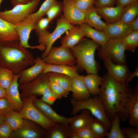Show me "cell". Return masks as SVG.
Segmentation results:
<instances>
[{
	"label": "cell",
	"instance_id": "60d3db41",
	"mask_svg": "<svg viewBox=\"0 0 138 138\" xmlns=\"http://www.w3.org/2000/svg\"><path fill=\"white\" fill-rule=\"evenodd\" d=\"M14 110L10 102L6 97L0 98V115L6 116Z\"/></svg>",
	"mask_w": 138,
	"mask_h": 138
},
{
	"label": "cell",
	"instance_id": "ee69618b",
	"mask_svg": "<svg viewBox=\"0 0 138 138\" xmlns=\"http://www.w3.org/2000/svg\"><path fill=\"white\" fill-rule=\"evenodd\" d=\"M13 131L12 128L5 121L0 125V138H9Z\"/></svg>",
	"mask_w": 138,
	"mask_h": 138
},
{
	"label": "cell",
	"instance_id": "bcb514c9",
	"mask_svg": "<svg viewBox=\"0 0 138 138\" xmlns=\"http://www.w3.org/2000/svg\"><path fill=\"white\" fill-rule=\"evenodd\" d=\"M117 0H96L94 7L99 8L106 7H113L116 3Z\"/></svg>",
	"mask_w": 138,
	"mask_h": 138
},
{
	"label": "cell",
	"instance_id": "c3c4849f",
	"mask_svg": "<svg viewBox=\"0 0 138 138\" xmlns=\"http://www.w3.org/2000/svg\"><path fill=\"white\" fill-rule=\"evenodd\" d=\"M33 0H9L13 7L19 4H25L29 3Z\"/></svg>",
	"mask_w": 138,
	"mask_h": 138
},
{
	"label": "cell",
	"instance_id": "74e56055",
	"mask_svg": "<svg viewBox=\"0 0 138 138\" xmlns=\"http://www.w3.org/2000/svg\"><path fill=\"white\" fill-rule=\"evenodd\" d=\"M62 10V3L56 1L48 10L45 15L51 22L60 15Z\"/></svg>",
	"mask_w": 138,
	"mask_h": 138
},
{
	"label": "cell",
	"instance_id": "f6af8a7d",
	"mask_svg": "<svg viewBox=\"0 0 138 138\" xmlns=\"http://www.w3.org/2000/svg\"><path fill=\"white\" fill-rule=\"evenodd\" d=\"M137 128H124L121 129L126 138H138V129Z\"/></svg>",
	"mask_w": 138,
	"mask_h": 138
},
{
	"label": "cell",
	"instance_id": "8992f818",
	"mask_svg": "<svg viewBox=\"0 0 138 138\" xmlns=\"http://www.w3.org/2000/svg\"><path fill=\"white\" fill-rule=\"evenodd\" d=\"M74 26L66 21L62 15L57 19L56 27L52 33L46 30L37 34L40 44L46 46L41 55L42 58L47 55L54 42Z\"/></svg>",
	"mask_w": 138,
	"mask_h": 138
},
{
	"label": "cell",
	"instance_id": "30bf717a",
	"mask_svg": "<svg viewBox=\"0 0 138 138\" xmlns=\"http://www.w3.org/2000/svg\"><path fill=\"white\" fill-rule=\"evenodd\" d=\"M47 64L75 65L76 60L71 49L61 46L52 47L47 55L42 59Z\"/></svg>",
	"mask_w": 138,
	"mask_h": 138
},
{
	"label": "cell",
	"instance_id": "b9f144b4",
	"mask_svg": "<svg viewBox=\"0 0 138 138\" xmlns=\"http://www.w3.org/2000/svg\"><path fill=\"white\" fill-rule=\"evenodd\" d=\"M51 22L47 17H41L36 22L34 30L37 34L47 30Z\"/></svg>",
	"mask_w": 138,
	"mask_h": 138
},
{
	"label": "cell",
	"instance_id": "7c38bea8",
	"mask_svg": "<svg viewBox=\"0 0 138 138\" xmlns=\"http://www.w3.org/2000/svg\"><path fill=\"white\" fill-rule=\"evenodd\" d=\"M36 22L33 19L28 17L22 21L15 25L16 30L19 37V40L21 44L26 48L37 49L44 51L46 47L44 45L39 44L31 46L28 43L31 32L32 30H34Z\"/></svg>",
	"mask_w": 138,
	"mask_h": 138
},
{
	"label": "cell",
	"instance_id": "4fadbf2b",
	"mask_svg": "<svg viewBox=\"0 0 138 138\" xmlns=\"http://www.w3.org/2000/svg\"><path fill=\"white\" fill-rule=\"evenodd\" d=\"M62 3L63 16L68 22L80 26L85 22V13L79 9L72 0H63Z\"/></svg>",
	"mask_w": 138,
	"mask_h": 138
},
{
	"label": "cell",
	"instance_id": "d6a6232c",
	"mask_svg": "<svg viewBox=\"0 0 138 138\" xmlns=\"http://www.w3.org/2000/svg\"><path fill=\"white\" fill-rule=\"evenodd\" d=\"M125 50L135 52L138 46V31H133L122 39Z\"/></svg>",
	"mask_w": 138,
	"mask_h": 138
},
{
	"label": "cell",
	"instance_id": "f5cc1de1",
	"mask_svg": "<svg viewBox=\"0 0 138 138\" xmlns=\"http://www.w3.org/2000/svg\"><path fill=\"white\" fill-rule=\"evenodd\" d=\"M5 120V116L0 115V125Z\"/></svg>",
	"mask_w": 138,
	"mask_h": 138
},
{
	"label": "cell",
	"instance_id": "7dc6e473",
	"mask_svg": "<svg viewBox=\"0 0 138 138\" xmlns=\"http://www.w3.org/2000/svg\"><path fill=\"white\" fill-rule=\"evenodd\" d=\"M138 2V0H117V5L123 8L132 3Z\"/></svg>",
	"mask_w": 138,
	"mask_h": 138
},
{
	"label": "cell",
	"instance_id": "d4e9b609",
	"mask_svg": "<svg viewBox=\"0 0 138 138\" xmlns=\"http://www.w3.org/2000/svg\"><path fill=\"white\" fill-rule=\"evenodd\" d=\"M72 131L69 123L55 122L54 124L47 131L46 138H69Z\"/></svg>",
	"mask_w": 138,
	"mask_h": 138
},
{
	"label": "cell",
	"instance_id": "5b68a950",
	"mask_svg": "<svg viewBox=\"0 0 138 138\" xmlns=\"http://www.w3.org/2000/svg\"><path fill=\"white\" fill-rule=\"evenodd\" d=\"M71 103L72 106L71 113L75 115L83 109L88 110L96 118L101 121L108 130H109L111 122L107 116L102 103L98 96L82 101L71 99Z\"/></svg>",
	"mask_w": 138,
	"mask_h": 138
},
{
	"label": "cell",
	"instance_id": "ba28073f",
	"mask_svg": "<svg viewBox=\"0 0 138 138\" xmlns=\"http://www.w3.org/2000/svg\"><path fill=\"white\" fill-rule=\"evenodd\" d=\"M40 1L33 0L27 4L16 5L10 10L0 11V18L16 25L35 12Z\"/></svg>",
	"mask_w": 138,
	"mask_h": 138
},
{
	"label": "cell",
	"instance_id": "8fae6325",
	"mask_svg": "<svg viewBox=\"0 0 138 138\" xmlns=\"http://www.w3.org/2000/svg\"><path fill=\"white\" fill-rule=\"evenodd\" d=\"M47 131L37 124L24 119L21 126L12 132L10 138L46 137Z\"/></svg>",
	"mask_w": 138,
	"mask_h": 138
},
{
	"label": "cell",
	"instance_id": "8d00e7d4",
	"mask_svg": "<svg viewBox=\"0 0 138 138\" xmlns=\"http://www.w3.org/2000/svg\"><path fill=\"white\" fill-rule=\"evenodd\" d=\"M56 1V0H45L41 5L39 9L28 17L33 19L36 22L46 14L50 8Z\"/></svg>",
	"mask_w": 138,
	"mask_h": 138
},
{
	"label": "cell",
	"instance_id": "7a4b0ae2",
	"mask_svg": "<svg viewBox=\"0 0 138 138\" xmlns=\"http://www.w3.org/2000/svg\"><path fill=\"white\" fill-rule=\"evenodd\" d=\"M35 59L32 53L20 44L19 40L0 43V66L11 70L14 74L32 65Z\"/></svg>",
	"mask_w": 138,
	"mask_h": 138
},
{
	"label": "cell",
	"instance_id": "f35d334b",
	"mask_svg": "<svg viewBox=\"0 0 138 138\" xmlns=\"http://www.w3.org/2000/svg\"><path fill=\"white\" fill-rule=\"evenodd\" d=\"M48 82L50 89L57 99L67 97L69 92L53 82L49 80Z\"/></svg>",
	"mask_w": 138,
	"mask_h": 138
},
{
	"label": "cell",
	"instance_id": "e0dca14e",
	"mask_svg": "<svg viewBox=\"0 0 138 138\" xmlns=\"http://www.w3.org/2000/svg\"><path fill=\"white\" fill-rule=\"evenodd\" d=\"M103 60L110 75L118 81L126 82L130 73L125 64L114 63L109 58H106Z\"/></svg>",
	"mask_w": 138,
	"mask_h": 138
},
{
	"label": "cell",
	"instance_id": "d6986e66",
	"mask_svg": "<svg viewBox=\"0 0 138 138\" xmlns=\"http://www.w3.org/2000/svg\"><path fill=\"white\" fill-rule=\"evenodd\" d=\"M83 77L84 76L78 74L72 78L71 91L73 98L77 101L85 100L91 96L85 84Z\"/></svg>",
	"mask_w": 138,
	"mask_h": 138
},
{
	"label": "cell",
	"instance_id": "3957f363",
	"mask_svg": "<svg viewBox=\"0 0 138 138\" xmlns=\"http://www.w3.org/2000/svg\"><path fill=\"white\" fill-rule=\"evenodd\" d=\"M99 46L91 39L83 38L71 49L78 68L85 70L88 74H97L98 65L95 54Z\"/></svg>",
	"mask_w": 138,
	"mask_h": 138
},
{
	"label": "cell",
	"instance_id": "1f68e13d",
	"mask_svg": "<svg viewBox=\"0 0 138 138\" xmlns=\"http://www.w3.org/2000/svg\"><path fill=\"white\" fill-rule=\"evenodd\" d=\"M88 126L97 138L105 137L108 132L103 123L96 118H92Z\"/></svg>",
	"mask_w": 138,
	"mask_h": 138
},
{
	"label": "cell",
	"instance_id": "d590c367",
	"mask_svg": "<svg viewBox=\"0 0 138 138\" xmlns=\"http://www.w3.org/2000/svg\"><path fill=\"white\" fill-rule=\"evenodd\" d=\"M14 74L10 70L0 66V86L5 89L11 84Z\"/></svg>",
	"mask_w": 138,
	"mask_h": 138
},
{
	"label": "cell",
	"instance_id": "11a10c76",
	"mask_svg": "<svg viewBox=\"0 0 138 138\" xmlns=\"http://www.w3.org/2000/svg\"><path fill=\"white\" fill-rule=\"evenodd\" d=\"M56 0V1H58V0Z\"/></svg>",
	"mask_w": 138,
	"mask_h": 138
},
{
	"label": "cell",
	"instance_id": "f546056e",
	"mask_svg": "<svg viewBox=\"0 0 138 138\" xmlns=\"http://www.w3.org/2000/svg\"><path fill=\"white\" fill-rule=\"evenodd\" d=\"M82 112L76 115L75 119L69 124L72 130L74 131L83 127L88 126L93 118L91 113L88 110L83 109Z\"/></svg>",
	"mask_w": 138,
	"mask_h": 138
},
{
	"label": "cell",
	"instance_id": "db71d44e",
	"mask_svg": "<svg viewBox=\"0 0 138 138\" xmlns=\"http://www.w3.org/2000/svg\"><path fill=\"white\" fill-rule=\"evenodd\" d=\"M3 1V0H0V6Z\"/></svg>",
	"mask_w": 138,
	"mask_h": 138
},
{
	"label": "cell",
	"instance_id": "f907efd6",
	"mask_svg": "<svg viewBox=\"0 0 138 138\" xmlns=\"http://www.w3.org/2000/svg\"><path fill=\"white\" fill-rule=\"evenodd\" d=\"M133 31H138V17L130 23Z\"/></svg>",
	"mask_w": 138,
	"mask_h": 138
},
{
	"label": "cell",
	"instance_id": "5bb4252c",
	"mask_svg": "<svg viewBox=\"0 0 138 138\" xmlns=\"http://www.w3.org/2000/svg\"><path fill=\"white\" fill-rule=\"evenodd\" d=\"M33 102L35 106L46 118L55 122L70 123L76 117L75 116L70 118L66 117L57 114L50 106V105L41 99L35 97Z\"/></svg>",
	"mask_w": 138,
	"mask_h": 138
},
{
	"label": "cell",
	"instance_id": "9a60e30c",
	"mask_svg": "<svg viewBox=\"0 0 138 138\" xmlns=\"http://www.w3.org/2000/svg\"><path fill=\"white\" fill-rule=\"evenodd\" d=\"M19 74H14L13 81L9 86L6 89V98L11 104L14 110L19 112L22 109L23 102L19 91L18 80Z\"/></svg>",
	"mask_w": 138,
	"mask_h": 138
},
{
	"label": "cell",
	"instance_id": "cb8c5ba5",
	"mask_svg": "<svg viewBox=\"0 0 138 138\" xmlns=\"http://www.w3.org/2000/svg\"><path fill=\"white\" fill-rule=\"evenodd\" d=\"M19 40V37L16 29V25L0 18V43Z\"/></svg>",
	"mask_w": 138,
	"mask_h": 138
},
{
	"label": "cell",
	"instance_id": "9c48e42d",
	"mask_svg": "<svg viewBox=\"0 0 138 138\" xmlns=\"http://www.w3.org/2000/svg\"><path fill=\"white\" fill-rule=\"evenodd\" d=\"M125 51L122 39L109 38L101 48L98 55L102 60L110 58L117 64H125L126 62Z\"/></svg>",
	"mask_w": 138,
	"mask_h": 138
},
{
	"label": "cell",
	"instance_id": "ac0fdd59",
	"mask_svg": "<svg viewBox=\"0 0 138 138\" xmlns=\"http://www.w3.org/2000/svg\"><path fill=\"white\" fill-rule=\"evenodd\" d=\"M109 38L123 39L131 33L132 30L130 24L119 20L107 24L102 30Z\"/></svg>",
	"mask_w": 138,
	"mask_h": 138
},
{
	"label": "cell",
	"instance_id": "6da1fadb",
	"mask_svg": "<svg viewBox=\"0 0 138 138\" xmlns=\"http://www.w3.org/2000/svg\"><path fill=\"white\" fill-rule=\"evenodd\" d=\"M126 82L118 81L108 73L103 77L98 96L108 117L118 115L124 121L128 119L129 105L134 91Z\"/></svg>",
	"mask_w": 138,
	"mask_h": 138
},
{
	"label": "cell",
	"instance_id": "836d02e7",
	"mask_svg": "<svg viewBox=\"0 0 138 138\" xmlns=\"http://www.w3.org/2000/svg\"><path fill=\"white\" fill-rule=\"evenodd\" d=\"M120 118L118 115L115 116L112 118L110 131H108L106 137L108 138H126L120 128Z\"/></svg>",
	"mask_w": 138,
	"mask_h": 138
},
{
	"label": "cell",
	"instance_id": "83f0119b",
	"mask_svg": "<svg viewBox=\"0 0 138 138\" xmlns=\"http://www.w3.org/2000/svg\"><path fill=\"white\" fill-rule=\"evenodd\" d=\"M128 119L129 124L135 127H138V90L137 88L130 103L128 110Z\"/></svg>",
	"mask_w": 138,
	"mask_h": 138
},
{
	"label": "cell",
	"instance_id": "816d5d0a",
	"mask_svg": "<svg viewBox=\"0 0 138 138\" xmlns=\"http://www.w3.org/2000/svg\"><path fill=\"white\" fill-rule=\"evenodd\" d=\"M6 89L0 86V98L6 97Z\"/></svg>",
	"mask_w": 138,
	"mask_h": 138
},
{
	"label": "cell",
	"instance_id": "ffe728a7",
	"mask_svg": "<svg viewBox=\"0 0 138 138\" xmlns=\"http://www.w3.org/2000/svg\"><path fill=\"white\" fill-rule=\"evenodd\" d=\"M61 41V46L70 49L76 45L85 36L80 26H74L66 32Z\"/></svg>",
	"mask_w": 138,
	"mask_h": 138
},
{
	"label": "cell",
	"instance_id": "44dd1931",
	"mask_svg": "<svg viewBox=\"0 0 138 138\" xmlns=\"http://www.w3.org/2000/svg\"><path fill=\"white\" fill-rule=\"evenodd\" d=\"M123 8L117 5L116 6L96 8L98 14L105 20L106 23L109 24L120 20Z\"/></svg>",
	"mask_w": 138,
	"mask_h": 138
},
{
	"label": "cell",
	"instance_id": "7bdbcfd3",
	"mask_svg": "<svg viewBox=\"0 0 138 138\" xmlns=\"http://www.w3.org/2000/svg\"><path fill=\"white\" fill-rule=\"evenodd\" d=\"M73 131L75 133L77 138H97L88 126Z\"/></svg>",
	"mask_w": 138,
	"mask_h": 138
},
{
	"label": "cell",
	"instance_id": "681fc988",
	"mask_svg": "<svg viewBox=\"0 0 138 138\" xmlns=\"http://www.w3.org/2000/svg\"><path fill=\"white\" fill-rule=\"evenodd\" d=\"M138 76V67H137L135 71L132 73H130L127 78L126 83L128 84L131 82L134 78Z\"/></svg>",
	"mask_w": 138,
	"mask_h": 138
},
{
	"label": "cell",
	"instance_id": "4316f807",
	"mask_svg": "<svg viewBox=\"0 0 138 138\" xmlns=\"http://www.w3.org/2000/svg\"><path fill=\"white\" fill-rule=\"evenodd\" d=\"M83 78L85 84L90 94L94 96H98L103 77L97 74H89L84 76Z\"/></svg>",
	"mask_w": 138,
	"mask_h": 138
},
{
	"label": "cell",
	"instance_id": "4dcf8cb0",
	"mask_svg": "<svg viewBox=\"0 0 138 138\" xmlns=\"http://www.w3.org/2000/svg\"><path fill=\"white\" fill-rule=\"evenodd\" d=\"M138 3L135 2L123 8L120 20L130 24L138 17Z\"/></svg>",
	"mask_w": 138,
	"mask_h": 138
},
{
	"label": "cell",
	"instance_id": "ab89813d",
	"mask_svg": "<svg viewBox=\"0 0 138 138\" xmlns=\"http://www.w3.org/2000/svg\"><path fill=\"white\" fill-rule=\"evenodd\" d=\"M80 10L85 13L94 6L96 0H72Z\"/></svg>",
	"mask_w": 138,
	"mask_h": 138
},
{
	"label": "cell",
	"instance_id": "484cf974",
	"mask_svg": "<svg viewBox=\"0 0 138 138\" xmlns=\"http://www.w3.org/2000/svg\"><path fill=\"white\" fill-rule=\"evenodd\" d=\"M85 22L95 29L102 31L107 24L101 19L96 8L94 6L85 13Z\"/></svg>",
	"mask_w": 138,
	"mask_h": 138
},
{
	"label": "cell",
	"instance_id": "2e32d148",
	"mask_svg": "<svg viewBox=\"0 0 138 138\" xmlns=\"http://www.w3.org/2000/svg\"><path fill=\"white\" fill-rule=\"evenodd\" d=\"M45 63L41 57H37L33 64L23 70L19 74V84L27 83L35 79L42 73Z\"/></svg>",
	"mask_w": 138,
	"mask_h": 138
},
{
	"label": "cell",
	"instance_id": "e575fe53",
	"mask_svg": "<svg viewBox=\"0 0 138 138\" xmlns=\"http://www.w3.org/2000/svg\"><path fill=\"white\" fill-rule=\"evenodd\" d=\"M24 119L19 112L14 110L5 116V121L10 125L13 131L19 128L21 125Z\"/></svg>",
	"mask_w": 138,
	"mask_h": 138
},
{
	"label": "cell",
	"instance_id": "f1b7e54d",
	"mask_svg": "<svg viewBox=\"0 0 138 138\" xmlns=\"http://www.w3.org/2000/svg\"><path fill=\"white\" fill-rule=\"evenodd\" d=\"M47 73L49 81L59 85L67 91H71L72 78L63 74L50 72Z\"/></svg>",
	"mask_w": 138,
	"mask_h": 138
},
{
	"label": "cell",
	"instance_id": "7402d4cb",
	"mask_svg": "<svg viewBox=\"0 0 138 138\" xmlns=\"http://www.w3.org/2000/svg\"><path fill=\"white\" fill-rule=\"evenodd\" d=\"M78 67L76 65H68L64 64H55L45 63L42 73L52 72L66 75L73 78L78 74Z\"/></svg>",
	"mask_w": 138,
	"mask_h": 138
},
{
	"label": "cell",
	"instance_id": "277c9868",
	"mask_svg": "<svg viewBox=\"0 0 138 138\" xmlns=\"http://www.w3.org/2000/svg\"><path fill=\"white\" fill-rule=\"evenodd\" d=\"M22 98L31 96H42L41 99L50 105L57 99L50 88L47 73H41L35 79L27 83L19 84Z\"/></svg>",
	"mask_w": 138,
	"mask_h": 138
},
{
	"label": "cell",
	"instance_id": "52a82bcc",
	"mask_svg": "<svg viewBox=\"0 0 138 138\" xmlns=\"http://www.w3.org/2000/svg\"><path fill=\"white\" fill-rule=\"evenodd\" d=\"M36 97L37 96H33L22 98L23 107L19 112L23 119H28L37 124L47 131L54 124L55 122L46 118L35 106L33 101Z\"/></svg>",
	"mask_w": 138,
	"mask_h": 138
},
{
	"label": "cell",
	"instance_id": "603a6c76",
	"mask_svg": "<svg viewBox=\"0 0 138 138\" xmlns=\"http://www.w3.org/2000/svg\"><path fill=\"white\" fill-rule=\"evenodd\" d=\"M80 26L85 36L90 38L101 47L103 46L109 38L103 31L96 30L85 22L82 23Z\"/></svg>",
	"mask_w": 138,
	"mask_h": 138
}]
</instances>
